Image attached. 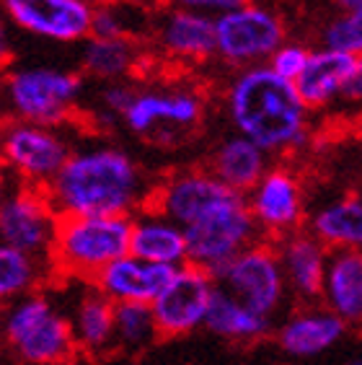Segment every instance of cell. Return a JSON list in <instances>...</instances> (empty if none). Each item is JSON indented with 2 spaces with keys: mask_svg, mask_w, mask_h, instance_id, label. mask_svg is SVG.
I'll return each instance as SVG.
<instances>
[{
  "mask_svg": "<svg viewBox=\"0 0 362 365\" xmlns=\"http://www.w3.org/2000/svg\"><path fill=\"white\" fill-rule=\"evenodd\" d=\"M158 334L153 306L143 303H117V350L138 352L153 342Z\"/></svg>",
  "mask_w": 362,
  "mask_h": 365,
  "instance_id": "30",
  "label": "cell"
},
{
  "mask_svg": "<svg viewBox=\"0 0 362 365\" xmlns=\"http://www.w3.org/2000/svg\"><path fill=\"white\" fill-rule=\"evenodd\" d=\"M135 93H138V88H133L130 83H125V81H117V83H104L101 86V91H98V104H101V109H104L106 117H125V112L130 109V104H133Z\"/></svg>",
  "mask_w": 362,
  "mask_h": 365,
  "instance_id": "33",
  "label": "cell"
},
{
  "mask_svg": "<svg viewBox=\"0 0 362 365\" xmlns=\"http://www.w3.org/2000/svg\"><path fill=\"white\" fill-rule=\"evenodd\" d=\"M44 192L60 218H135L145 210L153 187L127 150L90 145L73 150L70 161Z\"/></svg>",
  "mask_w": 362,
  "mask_h": 365,
  "instance_id": "1",
  "label": "cell"
},
{
  "mask_svg": "<svg viewBox=\"0 0 362 365\" xmlns=\"http://www.w3.org/2000/svg\"><path fill=\"white\" fill-rule=\"evenodd\" d=\"M44 277H52L49 262L36 259L31 254L3 246L0 249V298L8 303L19 301L42 288Z\"/></svg>",
  "mask_w": 362,
  "mask_h": 365,
  "instance_id": "28",
  "label": "cell"
},
{
  "mask_svg": "<svg viewBox=\"0 0 362 365\" xmlns=\"http://www.w3.org/2000/svg\"><path fill=\"white\" fill-rule=\"evenodd\" d=\"M176 269L163 267V264H150L143 262L133 254H127L122 259L98 274L93 288L104 293L112 303H143L153 306L160 298V293L168 288V282L174 280Z\"/></svg>",
  "mask_w": 362,
  "mask_h": 365,
  "instance_id": "18",
  "label": "cell"
},
{
  "mask_svg": "<svg viewBox=\"0 0 362 365\" xmlns=\"http://www.w3.org/2000/svg\"><path fill=\"white\" fill-rule=\"evenodd\" d=\"M70 324L83 358H101L117 350V303L98 293L93 285L78 298Z\"/></svg>",
  "mask_w": 362,
  "mask_h": 365,
  "instance_id": "22",
  "label": "cell"
},
{
  "mask_svg": "<svg viewBox=\"0 0 362 365\" xmlns=\"http://www.w3.org/2000/svg\"><path fill=\"white\" fill-rule=\"evenodd\" d=\"M215 282L264 319H274L279 306L285 303V295L290 293L277 244L267 239L257 241L236 259H230L215 274Z\"/></svg>",
  "mask_w": 362,
  "mask_h": 365,
  "instance_id": "10",
  "label": "cell"
},
{
  "mask_svg": "<svg viewBox=\"0 0 362 365\" xmlns=\"http://www.w3.org/2000/svg\"><path fill=\"white\" fill-rule=\"evenodd\" d=\"M277 252L290 293L298 295L306 306L321 301L324 288H326L329 262H331V252L326 246L308 228H303V231L277 241Z\"/></svg>",
  "mask_w": 362,
  "mask_h": 365,
  "instance_id": "17",
  "label": "cell"
},
{
  "mask_svg": "<svg viewBox=\"0 0 362 365\" xmlns=\"http://www.w3.org/2000/svg\"><path fill=\"white\" fill-rule=\"evenodd\" d=\"M360 145H362V125H360Z\"/></svg>",
  "mask_w": 362,
  "mask_h": 365,
  "instance_id": "38",
  "label": "cell"
},
{
  "mask_svg": "<svg viewBox=\"0 0 362 365\" xmlns=\"http://www.w3.org/2000/svg\"><path fill=\"white\" fill-rule=\"evenodd\" d=\"M215 288V274L192 262L176 269L174 280L168 282V288L153 303V317L160 337L176 339L192 334L200 327L205 329V319H207Z\"/></svg>",
  "mask_w": 362,
  "mask_h": 365,
  "instance_id": "14",
  "label": "cell"
},
{
  "mask_svg": "<svg viewBox=\"0 0 362 365\" xmlns=\"http://www.w3.org/2000/svg\"><path fill=\"white\" fill-rule=\"evenodd\" d=\"M60 215L44 190L16 184L11 195L0 205V236L3 246L26 252L36 259L49 262V252L55 244Z\"/></svg>",
  "mask_w": 362,
  "mask_h": 365,
  "instance_id": "13",
  "label": "cell"
},
{
  "mask_svg": "<svg viewBox=\"0 0 362 365\" xmlns=\"http://www.w3.org/2000/svg\"><path fill=\"white\" fill-rule=\"evenodd\" d=\"M246 3H251V0H171V6L187 8V11H197V14L212 16V19L230 14V11L246 6Z\"/></svg>",
  "mask_w": 362,
  "mask_h": 365,
  "instance_id": "34",
  "label": "cell"
},
{
  "mask_svg": "<svg viewBox=\"0 0 362 365\" xmlns=\"http://www.w3.org/2000/svg\"><path fill=\"white\" fill-rule=\"evenodd\" d=\"M349 365H362V358H357V360H352Z\"/></svg>",
  "mask_w": 362,
  "mask_h": 365,
  "instance_id": "37",
  "label": "cell"
},
{
  "mask_svg": "<svg viewBox=\"0 0 362 365\" xmlns=\"http://www.w3.org/2000/svg\"><path fill=\"white\" fill-rule=\"evenodd\" d=\"M184 233L189 244V262L212 274L220 272L230 259H236L249 246L262 241L246 195L233 197L230 202L210 210L205 218L184 228Z\"/></svg>",
  "mask_w": 362,
  "mask_h": 365,
  "instance_id": "9",
  "label": "cell"
},
{
  "mask_svg": "<svg viewBox=\"0 0 362 365\" xmlns=\"http://www.w3.org/2000/svg\"><path fill=\"white\" fill-rule=\"evenodd\" d=\"M321 42L329 49H339L347 55L362 57V8L336 14L321 29Z\"/></svg>",
  "mask_w": 362,
  "mask_h": 365,
  "instance_id": "31",
  "label": "cell"
},
{
  "mask_svg": "<svg viewBox=\"0 0 362 365\" xmlns=\"http://www.w3.org/2000/svg\"><path fill=\"white\" fill-rule=\"evenodd\" d=\"M347 324L336 314L319 306H306L295 311L274 331L277 344L293 358H314L321 352L331 350L347 334Z\"/></svg>",
  "mask_w": 362,
  "mask_h": 365,
  "instance_id": "19",
  "label": "cell"
},
{
  "mask_svg": "<svg viewBox=\"0 0 362 365\" xmlns=\"http://www.w3.org/2000/svg\"><path fill=\"white\" fill-rule=\"evenodd\" d=\"M311 52H314V49H308L306 44L285 42L282 47L277 49V52H274V55H272V60L267 65H269V68L277 73V76H282L285 81L295 83V81L303 76V71L308 68Z\"/></svg>",
  "mask_w": 362,
  "mask_h": 365,
  "instance_id": "32",
  "label": "cell"
},
{
  "mask_svg": "<svg viewBox=\"0 0 362 365\" xmlns=\"http://www.w3.org/2000/svg\"><path fill=\"white\" fill-rule=\"evenodd\" d=\"M205 117V98L189 86H158L140 88L122 117L133 135L160 145H174L179 138L200 127Z\"/></svg>",
  "mask_w": 362,
  "mask_h": 365,
  "instance_id": "6",
  "label": "cell"
},
{
  "mask_svg": "<svg viewBox=\"0 0 362 365\" xmlns=\"http://www.w3.org/2000/svg\"><path fill=\"white\" fill-rule=\"evenodd\" d=\"M241 192L225 187L212 171L205 169H181L168 174L163 182L153 184V195L148 200L145 210H153L163 218L174 220L181 228H189L210 210L230 202Z\"/></svg>",
  "mask_w": 362,
  "mask_h": 365,
  "instance_id": "11",
  "label": "cell"
},
{
  "mask_svg": "<svg viewBox=\"0 0 362 365\" xmlns=\"http://www.w3.org/2000/svg\"><path fill=\"white\" fill-rule=\"evenodd\" d=\"M336 6H339L341 14H347V11H357V8H362V0H334Z\"/></svg>",
  "mask_w": 362,
  "mask_h": 365,
  "instance_id": "36",
  "label": "cell"
},
{
  "mask_svg": "<svg viewBox=\"0 0 362 365\" xmlns=\"http://www.w3.org/2000/svg\"><path fill=\"white\" fill-rule=\"evenodd\" d=\"M130 254L150 264L184 267L189 262L187 233L174 220L163 218L153 210H140L133 218V241Z\"/></svg>",
  "mask_w": 362,
  "mask_h": 365,
  "instance_id": "21",
  "label": "cell"
},
{
  "mask_svg": "<svg viewBox=\"0 0 362 365\" xmlns=\"http://www.w3.org/2000/svg\"><path fill=\"white\" fill-rule=\"evenodd\" d=\"M272 155L238 133L225 135L210 153L207 169L230 190L249 195L272 169Z\"/></svg>",
  "mask_w": 362,
  "mask_h": 365,
  "instance_id": "20",
  "label": "cell"
},
{
  "mask_svg": "<svg viewBox=\"0 0 362 365\" xmlns=\"http://www.w3.org/2000/svg\"><path fill=\"white\" fill-rule=\"evenodd\" d=\"M140 49L133 39H98L88 36L81 47V71L101 83H117L133 76Z\"/></svg>",
  "mask_w": 362,
  "mask_h": 365,
  "instance_id": "27",
  "label": "cell"
},
{
  "mask_svg": "<svg viewBox=\"0 0 362 365\" xmlns=\"http://www.w3.org/2000/svg\"><path fill=\"white\" fill-rule=\"evenodd\" d=\"M308 231L329 252H362V195L349 192L311 212Z\"/></svg>",
  "mask_w": 362,
  "mask_h": 365,
  "instance_id": "24",
  "label": "cell"
},
{
  "mask_svg": "<svg viewBox=\"0 0 362 365\" xmlns=\"http://www.w3.org/2000/svg\"><path fill=\"white\" fill-rule=\"evenodd\" d=\"M83 96V81L78 73L24 65L6 76V101L14 120L44 127H63L76 114Z\"/></svg>",
  "mask_w": 362,
  "mask_h": 365,
  "instance_id": "5",
  "label": "cell"
},
{
  "mask_svg": "<svg viewBox=\"0 0 362 365\" xmlns=\"http://www.w3.org/2000/svg\"><path fill=\"white\" fill-rule=\"evenodd\" d=\"M341 101L349 106H362V57H357L355 68L349 73L344 91H341Z\"/></svg>",
  "mask_w": 362,
  "mask_h": 365,
  "instance_id": "35",
  "label": "cell"
},
{
  "mask_svg": "<svg viewBox=\"0 0 362 365\" xmlns=\"http://www.w3.org/2000/svg\"><path fill=\"white\" fill-rule=\"evenodd\" d=\"M150 39L160 55L174 63L200 65L217 52L215 19L179 6H171L153 19Z\"/></svg>",
  "mask_w": 362,
  "mask_h": 365,
  "instance_id": "16",
  "label": "cell"
},
{
  "mask_svg": "<svg viewBox=\"0 0 362 365\" xmlns=\"http://www.w3.org/2000/svg\"><path fill=\"white\" fill-rule=\"evenodd\" d=\"M215 39L220 63L244 71L254 65H267L272 55L287 42L282 16L264 3H246L215 19Z\"/></svg>",
  "mask_w": 362,
  "mask_h": 365,
  "instance_id": "7",
  "label": "cell"
},
{
  "mask_svg": "<svg viewBox=\"0 0 362 365\" xmlns=\"http://www.w3.org/2000/svg\"><path fill=\"white\" fill-rule=\"evenodd\" d=\"M321 301L347 327H362V252H331Z\"/></svg>",
  "mask_w": 362,
  "mask_h": 365,
  "instance_id": "25",
  "label": "cell"
},
{
  "mask_svg": "<svg viewBox=\"0 0 362 365\" xmlns=\"http://www.w3.org/2000/svg\"><path fill=\"white\" fill-rule=\"evenodd\" d=\"M8 21L24 34L57 44L86 42L93 29L96 3L90 0H3Z\"/></svg>",
  "mask_w": 362,
  "mask_h": 365,
  "instance_id": "15",
  "label": "cell"
},
{
  "mask_svg": "<svg viewBox=\"0 0 362 365\" xmlns=\"http://www.w3.org/2000/svg\"><path fill=\"white\" fill-rule=\"evenodd\" d=\"M360 195H362V190H360Z\"/></svg>",
  "mask_w": 362,
  "mask_h": 365,
  "instance_id": "39",
  "label": "cell"
},
{
  "mask_svg": "<svg viewBox=\"0 0 362 365\" xmlns=\"http://www.w3.org/2000/svg\"><path fill=\"white\" fill-rule=\"evenodd\" d=\"M355 63V55H347L339 49L321 47L311 52L308 68L295 81V88L311 112H319V109L331 106L334 101H341V91H344V83H347Z\"/></svg>",
  "mask_w": 362,
  "mask_h": 365,
  "instance_id": "23",
  "label": "cell"
},
{
  "mask_svg": "<svg viewBox=\"0 0 362 365\" xmlns=\"http://www.w3.org/2000/svg\"><path fill=\"white\" fill-rule=\"evenodd\" d=\"M223 109L233 133L249 138L269 155L298 153L311 138V109L295 83L269 65L233 73L225 83Z\"/></svg>",
  "mask_w": 362,
  "mask_h": 365,
  "instance_id": "2",
  "label": "cell"
},
{
  "mask_svg": "<svg viewBox=\"0 0 362 365\" xmlns=\"http://www.w3.org/2000/svg\"><path fill=\"white\" fill-rule=\"evenodd\" d=\"M140 8L135 3H122V0H104L96 3V14H93V29L90 36L98 39H133L145 26L153 29L150 19H138Z\"/></svg>",
  "mask_w": 362,
  "mask_h": 365,
  "instance_id": "29",
  "label": "cell"
},
{
  "mask_svg": "<svg viewBox=\"0 0 362 365\" xmlns=\"http://www.w3.org/2000/svg\"><path fill=\"white\" fill-rule=\"evenodd\" d=\"M3 166L19 184L47 190L73 155L68 135L60 127L11 120L3 127Z\"/></svg>",
  "mask_w": 362,
  "mask_h": 365,
  "instance_id": "8",
  "label": "cell"
},
{
  "mask_svg": "<svg viewBox=\"0 0 362 365\" xmlns=\"http://www.w3.org/2000/svg\"><path fill=\"white\" fill-rule=\"evenodd\" d=\"M3 337L21 365H65L81 355L70 317L42 290L8 303Z\"/></svg>",
  "mask_w": 362,
  "mask_h": 365,
  "instance_id": "4",
  "label": "cell"
},
{
  "mask_svg": "<svg viewBox=\"0 0 362 365\" xmlns=\"http://www.w3.org/2000/svg\"><path fill=\"white\" fill-rule=\"evenodd\" d=\"M205 329L228 339V342H259L267 334H272V319L254 314L241 301H236L228 290L217 285L212 301H210Z\"/></svg>",
  "mask_w": 362,
  "mask_h": 365,
  "instance_id": "26",
  "label": "cell"
},
{
  "mask_svg": "<svg viewBox=\"0 0 362 365\" xmlns=\"http://www.w3.org/2000/svg\"><path fill=\"white\" fill-rule=\"evenodd\" d=\"M133 218H60L49 252L52 277L93 285L109 264L130 254Z\"/></svg>",
  "mask_w": 362,
  "mask_h": 365,
  "instance_id": "3",
  "label": "cell"
},
{
  "mask_svg": "<svg viewBox=\"0 0 362 365\" xmlns=\"http://www.w3.org/2000/svg\"><path fill=\"white\" fill-rule=\"evenodd\" d=\"M249 210L262 239L277 241L303 231L306 223V190L300 176L285 163H274L264 179L246 195Z\"/></svg>",
  "mask_w": 362,
  "mask_h": 365,
  "instance_id": "12",
  "label": "cell"
}]
</instances>
